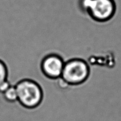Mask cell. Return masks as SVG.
<instances>
[{
	"label": "cell",
	"mask_w": 121,
	"mask_h": 121,
	"mask_svg": "<svg viewBox=\"0 0 121 121\" xmlns=\"http://www.w3.org/2000/svg\"><path fill=\"white\" fill-rule=\"evenodd\" d=\"M18 100L24 107L34 109L37 107L43 99V92L39 84L33 80L26 79L15 85Z\"/></svg>",
	"instance_id": "6da1fadb"
},
{
	"label": "cell",
	"mask_w": 121,
	"mask_h": 121,
	"mask_svg": "<svg viewBox=\"0 0 121 121\" xmlns=\"http://www.w3.org/2000/svg\"><path fill=\"white\" fill-rule=\"evenodd\" d=\"M89 75V67L81 59H72L65 63L61 78L69 85L80 84Z\"/></svg>",
	"instance_id": "7a4b0ae2"
},
{
	"label": "cell",
	"mask_w": 121,
	"mask_h": 121,
	"mask_svg": "<svg viewBox=\"0 0 121 121\" xmlns=\"http://www.w3.org/2000/svg\"><path fill=\"white\" fill-rule=\"evenodd\" d=\"M82 5L93 19L99 21L109 20L116 11L114 0H82Z\"/></svg>",
	"instance_id": "3957f363"
},
{
	"label": "cell",
	"mask_w": 121,
	"mask_h": 121,
	"mask_svg": "<svg viewBox=\"0 0 121 121\" xmlns=\"http://www.w3.org/2000/svg\"><path fill=\"white\" fill-rule=\"evenodd\" d=\"M65 63L58 56H47L41 63V69L46 76L51 79H57L61 77Z\"/></svg>",
	"instance_id": "277c9868"
},
{
	"label": "cell",
	"mask_w": 121,
	"mask_h": 121,
	"mask_svg": "<svg viewBox=\"0 0 121 121\" xmlns=\"http://www.w3.org/2000/svg\"><path fill=\"white\" fill-rule=\"evenodd\" d=\"M2 95L5 99L9 102H13L18 100L17 93L15 86H11L7 91L2 93Z\"/></svg>",
	"instance_id": "5b68a950"
},
{
	"label": "cell",
	"mask_w": 121,
	"mask_h": 121,
	"mask_svg": "<svg viewBox=\"0 0 121 121\" xmlns=\"http://www.w3.org/2000/svg\"><path fill=\"white\" fill-rule=\"evenodd\" d=\"M8 72L7 68L3 61L0 60V84L7 80Z\"/></svg>",
	"instance_id": "8992f818"
},
{
	"label": "cell",
	"mask_w": 121,
	"mask_h": 121,
	"mask_svg": "<svg viewBox=\"0 0 121 121\" xmlns=\"http://www.w3.org/2000/svg\"><path fill=\"white\" fill-rule=\"evenodd\" d=\"M11 85L8 80L3 82L2 83L0 84V93H4L10 87Z\"/></svg>",
	"instance_id": "52a82bcc"
},
{
	"label": "cell",
	"mask_w": 121,
	"mask_h": 121,
	"mask_svg": "<svg viewBox=\"0 0 121 121\" xmlns=\"http://www.w3.org/2000/svg\"><path fill=\"white\" fill-rule=\"evenodd\" d=\"M59 85L61 87V88H66V87H68L69 85L67 82H66L65 80H64L62 78H60V80L59 81Z\"/></svg>",
	"instance_id": "ba28073f"
}]
</instances>
